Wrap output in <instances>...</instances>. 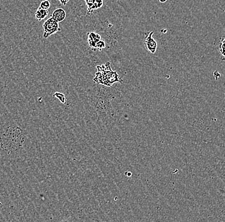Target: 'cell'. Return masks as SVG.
Returning <instances> with one entry per match:
<instances>
[{"mask_svg": "<svg viewBox=\"0 0 225 222\" xmlns=\"http://www.w3.org/2000/svg\"><path fill=\"white\" fill-rule=\"evenodd\" d=\"M25 136L19 125L11 124L0 138V147L7 154H12L22 148Z\"/></svg>", "mask_w": 225, "mask_h": 222, "instance_id": "cell-1", "label": "cell"}, {"mask_svg": "<svg viewBox=\"0 0 225 222\" xmlns=\"http://www.w3.org/2000/svg\"><path fill=\"white\" fill-rule=\"evenodd\" d=\"M42 27L44 30L43 37L44 39H47L53 34L61 31L59 22L56 21L51 17L45 21Z\"/></svg>", "mask_w": 225, "mask_h": 222, "instance_id": "cell-2", "label": "cell"}, {"mask_svg": "<svg viewBox=\"0 0 225 222\" xmlns=\"http://www.w3.org/2000/svg\"><path fill=\"white\" fill-rule=\"evenodd\" d=\"M153 34L154 32H151L148 34L145 40H144V45H145L146 49L148 51L152 53V54H154L156 52V50H157V42L152 37Z\"/></svg>", "mask_w": 225, "mask_h": 222, "instance_id": "cell-3", "label": "cell"}, {"mask_svg": "<svg viewBox=\"0 0 225 222\" xmlns=\"http://www.w3.org/2000/svg\"><path fill=\"white\" fill-rule=\"evenodd\" d=\"M85 1L88 7V14H90L93 10L101 8L103 5V0H85Z\"/></svg>", "mask_w": 225, "mask_h": 222, "instance_id": "cell-4", "label": "cell"}, {"mask_svg": "<svg viewBox=\"0 0 225 222\" xmlns=\"http://www.w3.org/2000/svg\"><path fill=\"white\" fill-rule=\"evenodd\" d=\"M101 39V37L98 33L95 32H90L88 33V43L91 48H95L96 44Z\"/></svg>", "mask_w": 225, "mask_h": 222, "instance_id": "cell-5", "label": "cell"}, {"mask_svg": "<svg viewBox=\"0 0 225 222\" xmlns=\"http://www.w3.org/2000/svg\"><path fill=\"white\" fill-rule=\"evenodd\" d=\"M51 17L58 22H62L66 17V12L63 9H57L52 12Z\"/></svg>", "mask_w": 225, "mask_h": 222, "instance_id": "cell-6", "label": "cell"}, {"mask_svg": "<svg viewBox=\"0 0 225 222\" xmlns=\"http://www.w3.org/2000/svg\"><path fill=\"white\" fill-rule=\"evenodd\" d=\"M48 10L43 9L39 7L35 13V19L38 21H42L45 19V17H47L48 16Z\"/></svg>", "mask_w": 225, "mask_h": 222, "instance_id": "cell-7", "label": "cell"}, {"mask_svg": "<svg viewBox=\"0 0 225 222\" xmlns=\"http://www.w3.org/2000/svg\"><path fill=\"white\" fill-rule=\"evenodd\" d=\"M219 51L221 54L225 57V38L221 40L219 44Z\"/></svg>", "mask_w": 225, "mask_h": 222, "instance_id": "cell-8", "label": "cell"}, {"mask_svg": "<svg viewBox=\"0 0 225 222\" xmlns=\"http://www.w3.org/2000/svg\"><path fill=\"white\" fill-rule=\"evenodd\" d=\"M53 96H54V97L58 99L62 103H63V104L65 103L66 99H65V95L63 94L60 93V92H55L54 94V95H53Z\"/></svg>", "mask_w": 225, "mask_h": 222, "instance_id": "cell-9", "label": "cell"}, {"mask_svg": "<svg viewBox=\"0 0 225 222\" xmlns=\"http://www.w3.org/2000/svg\"><path fill=\"white\" fill-rule=\"evenodd\" d=\"M39 7L41 9L48 10L51 7V3L48 0H44L40 3Z\"/></svg>", "mask_w": 225, "mask_h": 222, "instance_id": "cell-10", "label": "cell"}, {"mask_svg": "<svg viewBox=\"0 0 225 222\" xmlns=\"http://www.w3.org/2000/svg\"><path fill=\"white\" fill-rule=\"evenodd\" d=\"M105 47H106V43L104 40H99L96 44V45H95V48L99 49L100 50H101V49L103 48H104Z\"/></svg>", "mask_w": 225, "mask_h": 222, "instance_id": "cell-11", "label": "cell"}, {"mask_svg": "<svg viewBox=\"0 0 225 222\" xmlns=\"http://www.w3.org/2000/svg\"><path fill=\"white\" fill-rule=\"evenodd\" d=\"M213 77H214V78H215L216 80H217L218 79H219V78L221 77V74L219 73V72L218 71H216L213 73Z\"/></svg>", "mask_w": 225, "mask_h": 222, "instance_id": "cell-12", "label": "cell"}, {"mask_svg": "<svg viewBox=\"0 0 225 222\" xmlns=\"http://www.w3.org/2000/svg\"><path fill=\"white\" fill-rule=\"evenodd\" d=\"M70 0H59V1L60 3L63 5H66L67 4V3Z\"/></svg>", "mask_w": 225, "mask_h": 222, "instance_id": "cell-13", "label": "cell"}, {"mask_svg": "<svg viewBox=\"0 0 225 222\" xmlns=\"http://www.w3.org/2000/svg\"><path fill=\"white\" fill-rule=\"evenodd\" d=\"M158 1H159L160 3H164L166 2V1H167V0H158Z\"/></svg>", "mask_w": 225, "mask_h": 222, "instance_id": "cell-14", "label": "cell"}, {"mask_svg": "<svg viewBox=\"0 0 225 222\" xmlns=\"http://www.w3.org/2000/svg\"></svg>", "mask_w": 225, "mask_h": 222, "instance_id": "cell-15", "label": "cell"}]
</instances>
